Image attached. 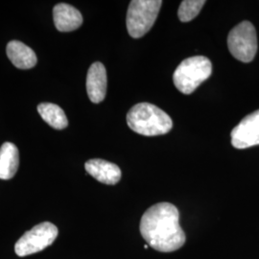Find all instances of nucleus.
Segmentation results:
<instances>
[{
	"mask_svg": "<svg viewBox=\"0 0 259 259\" xmlns=\"http://www.w3.org/2000/svg\"><path fill=\"white\" fill-rule=\"evenodd\" d=\"M162 5L160 0H133L130 2L126 24L130 36L139 38L153 27Z\"/></svg>",
	"mask_w": 259,
	"mask_h": 259,
	"instance_id": "20e7f679",
	"label": "nucleus"
},
{
	"mask_svg": "<svg viewBox=\"0 0 259 259\" xmlns=\"http://www.w3.org/2000/svg\"><path fill=\"white\" fill-rule=\"evenodd\" d=\"M58 233V228L54 224L40 223L19 238L15 245V251L20 257L34 254L52 245Z\"/></svg>",
	"mask_w": 259,
	"mask_h": 259,
	"instance_id": "423d86ee",
	"label": "nucleus"
},
{
	"mask_svg": "<svg viewBox=\"0 0 259 259\" xmlns=\"http://www.w3.org/2000/svg\"><path fill=\"white\" fill-rule=\"evenodd\" d=\"M37 111L41 118L54 129H65L68 125L65 111L56 104L41 103L37 106Z\"/></svg>",
	"mask_w": 259,
	"mask_h": 259,
	"instance_id": "ddd939ff",
	"label": "nucleus"
},
{
	"mask_svg": "<svg viewBox=\"0 0 259 259\" xmlns=\"http://www.w3.org/2000/svg\"><path fill=\"white\" fill-rule=\"evenodd\" d=\"M229 50L242 63H250L257 52V37L254 26L250 21H242L232 29L228 37Z\"/></svg>",
	"mask_w": 259,
	"mask_h": 259,
	"instance_id": "39448f33",
	"label": "nucleus"
},
{
	"mask_svg": "<svg viewBox=\"0 0 259 259\" xmlns=\"http://www.w3.org/2000/svg\"><path fill=\"white\" fill-rule=\"evenodd\" d=\"M19 165L18 147L12 142H5L0 147V180H11Z\"/></svg>",
	"mask_w": 259,
	"mask_h": 259,
	"instance_id": "f8f14e48",
	"label": "nucleus"
},
{
	"mask_svg": "<svg viewBox=\"0 0 259 259\" xmlns=\"http://www.w3.org/2000/svg\"><path fill=\"white\" fill-rule=\"evenodd\" d=\"M179 220L180 213L174 204H154L141 218V235L149 246L156 250L162 252L175 251L182 248L186 240Z\"/></svg>",
	"mask_w": 259,
	"mask_h": 259,
	"instance_id": "f257e3e1",
	"label": "nucleus"
},
{
	"mask_svg": "<svg viewBox=\"0 0 259 259\" xmlns=\"http://www.w3.org/2000/svg\"><path fill=\"white\" fill-rule=\"evenodd\" d=\"M56 28L60 32H71L83 23L81 13L73 6L65 3L57 4L53 9Z\"/></svg>",
	"mask_w": 259,
	"mask_h": 259,
	"instance_id": "9d476101",
	"label": "nucleus"
},
{
	"mask_svg": "<svg viewBox=\"0 0 259 259\" xmlns=\"http://www.w3.org/2000/svg\"><path fill=\"white\" fill-rule=\"evenodd\" d=\"M232 144L234 148H250L259 145V110L244 117L232 131Z\"/></svg>",
	"mask_w": 259,
	"mask_h": 259,
	"instance_id": "0eeeda50",
	"label": "nucleus"
},
{
	"mask_svg": "<svg viewBox=\"0 0 259 259\" xmlns=\"http://www.w3.org/2000/svg\"><path fill=\"white\" fill-rule=\"evenodd\" d=\"M127 124L132 131L145 137L165 135L173 127L166 112L150 103L135 105L127 114Z\"/></svg>",
	"mask_w": 259,
	"mask_h": 259,
	"instance_id": "f03ea898",
	"label": "nucleus"
},
{
	"mask_svg": "<svg viewBox=\"0 0 259 259\" xmlns=\"http://www.w3.org/2000/svg\"><path fill=\"white\" fill-rule=\"evenodd\" d=\"M107 71L102 63L96 62L91 65L87 75V92L94 104L102 102L107 93Z\"/></svg>",
	"mask_w": 259,
	"mask_h": 259,
	"instance_id": "6e6552de",
	"label": "nucleus"
},
{
	"mask_svg": "<svg viewBox=\"0 0 259 259\" xmlns=\"http://www.w3.org/2000/svg\"><path fill=\"white\" fill-rule=\"evenodd\" d=\"M212 72V65L204 56H194L185 59L173 75L177 89L184 94H191L196 89L207 80Z\"/></svg>",
	"mask_w": 259,
	"mask_h": 259,
	"instance_id": "7ed1b4c3",
	"label": "nucleus"
},
{
	"mask_svg": "<svg viewBox=\"0 0 259 259\" xmlns=\"http://www.w3.org/2000/svg\"><path fill=\"white\" fill-rule=\"evenodd\" d=\"M205 4L204 0H184L178 11V17L181 21L188 22L194 19Z\"/></svg>",
	"mask_w": 259,
	"mask_h": 259,
	"instance_id": "4468645a",
	"label": "nucleus"
},
{
	"mask_svg": "<svg viewBox=\"0 0 259 259\" xmlns=\"http://www.w3.org/2000/svg\"><path fill=\"white\" fill-rule=\"evenodd\" d=\"M6 53L12 64L20 69L33 68L37 65V55L33 49L19 40H11L6 47Z\"/></svg>",
	"mask_w": 259,
	"mask_h": 259,
	"instance_id": "9b49d317",
	"label": "nucleus"
},
{
	"mask_svg": "<svg viewBox=\"0 0 259 259\" xmlns=\"http://www.w3.org/2000/svg\"><path fill=\"white\" fill-rule=\"evenodd\" d=\"M85 171L98 182L105 185H116L121 179L119 167L101 158L90 159L84 164Z\"/></svg>",
	"mask_w": 259,
	"mask_h": 259,
	"instance_id": "1a4fd4ad",
	"label": "nucleus"
}]
</instances>
